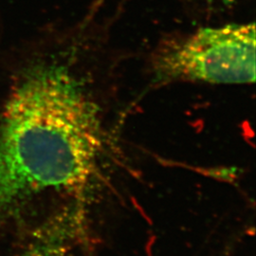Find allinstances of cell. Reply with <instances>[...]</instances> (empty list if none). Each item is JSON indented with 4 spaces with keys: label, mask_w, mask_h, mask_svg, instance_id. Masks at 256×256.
Listing matches in <instances>:
<instances>
[{
    "label": "cell",
    "mask_w": 256,
    "mask_h": 256,
    "mask_svg": "<svg viewBox=\"0 0 256 256\" xmlns=\"http://www.w3.org/2000/svg\"><path fill=\"white\" fill-rule=\"evenodd\" d=\"M19 256H68L59 232L46 236L30 244Z\"/></svg>",
    "instance_id": "cell-3"
},
{
    "label": "cell",
    "mask_w": 256,
    "mask_h": 256,
    "mask_svg": "<svg viewBox=\"0 0 256 256\" xmlns=\"http://www.w3.org/2000/svg\"><path fill=\"white\" fill-rule=\"evenodd\" d=\"M104 151L100 110L66 66L28 72L0 120V222L46 191H78L97 174Z\"/></svg>",
    "instance_id": "cell-1"
},
{
    "label": "cell",
    "mask_w": 256,
    "mask_h": 256,
    "mask_svg": "<svg viewBox=\"0 0 256 256\" xmlns=\"http://www.w3.org/2000/svg\"><path fill=\"white\" fill-rule=\"evenodd\" d=\"M154 70L160 81L223 84L256 81L254 23L202 28L160 50Z\"/></svg>",
    "instance_id": "cell-2"
},
{
    "label": "cell",
    "mask_w": 256,
    "mask_h": 256,
    "mask_svg": "<svg viewBox=\"0 0 256 256\" xmlns=\"http://www.w3.org/2000/svg\"><path fill=\"white\" fill-rule=\"evenodd\" d=\"M224 1H226V2H232V1H234V0H224Z\"/></svg>",
    "instance_id": "cell-4"
}]
</instances>
